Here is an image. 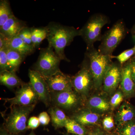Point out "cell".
<instances>
[{
	"label": "cell",
	"instance_id": "e0dca14e",
	"mask_svg": "<svg viewBox=\"0 0 135 135\" xmlns=\"http://www.w3.org/2000/svg\"><path fill=\"white\" fill-rule=\"evenodd\" d=\"M7 49L16 51L26 57L33 54L35 50L25 44L18 35L12 38L8 39Z\"/></svg>",
	"mask_w": 135,
	"mask_h": 135
},
{
	"label": "cell",
	"instance_id": "ffe728a7",
	"mask_svg": "<svg viewBox=\"0 0 135 135\" xmlns=\"http://www.w3.org/2000/svg\"><path fill=\"white\" fill-rule=\"evenodd\" d=\"M8 63L7 71L16 73L26 57L11 49L7 50Z\"/></svg>",
	"mask_w": 135,
	"mask_h": 135
},
{
	"label": "cell",
	"instance_id": "d4e9b609",
	"mask_svg": "<svg viewBox=\"0 0 135 135\" xmlns=\"http://www.w3.org/2000/svg\"><path fill=\"white\" fill-rule=\"evenodd\" d=\"M135 55L134 49L133 47L124 51L118 55H112V58L117 59L118 62L123 65Z\"/></svg>",
	"mask_w": 135,
	"mask_h": 135
},
{
	"label": "cell",
	"instance_id": "cb8c5ba5",
	"mask_svg": "<svg viewBox=\"0 0 135 135\" xmlns=\"http://www.w3.org/2000/svg\"><path fill=\"white\" fill-rule=\"evenodd\" d=\"M67 133L76 135H86V130L84 126L74 120L68 118L65 126Z\"/></svg>",
	"mask_w": 135,
	"mask_h": 135
},
{
	"label": "cell",
	"instance_id": "f1b7e54d",
	"mask_svg": "<svg viewBox=\"0 0 135 135\" xmlns=\"http://www.w3.org/2000/svg\"><path fill=\"white\" fill-rule=\"evenodd\" d=\"M123 95L120 91L116 92L112 97L110 101V106L112 109H114L120 104L123 101Z\"/></svg>",
	"mask_w": 135,
	"mask_h": 135
},
{
	"label": "cell",
	"instance_id": "3957f363",
	"mask_svg": "<svg viewBox=\"0 0 135 135\" xmlns=\"http://www.w3.org/2000/svg\"><path fill=\"white\" fill-rule=\"evenodd\" d=\"M84 56L87 57L89 61L94 86L98 88L103 84L107 71L112 63V56L102 55L94 46L86 49Z\"/></svg>",
	"mask_w": 135,
	"mask_h": 135
},
{
	"label": "cell",
	"instance_id": "484cf974",
	"mask_svg": "<svg viewBox=\"0 0 135 135\" xmlns=\"http://www.w3.org/2000/svg\"><path fill=\"white\" fill-rule=\"evenodd\" d=\"M119 135H135V121L134 120L119 126Z\"/></svg>",
	"mask_w": 135,
	"mask_h": 135
},
{
	"label": "cell",
	"instance_id": "836d02e7",
	"mask_svg": "<svg viewBox=\"0 0 135 135\" xmlns=\"http://www.w3.org/2000/svg\"><path fill=\"white\" fill-rule=\"evenodd\" d=\"M8 39L0 34V49H7Z\"/></svg>",
	"mask_w": 135,
	"mask_h": 135
},
{
	"label": "cell",
	"instance_id": "4dcf8cb0",
	"mask_svg": "<svg viewBox=\"0 0 135 135\" xmlns=\"http://www.w3.org/2000/svg\"><path fill=\"white\" fill-rule=\"evenodd\" d=\"M38 118L41 125L43 126H47L51 120L50 116L47 113L45 112H42L40 113Z\"/></svg>",
	"mask_w": 135,
	"mask_h": 135
},
{
	"label": "cell",
	"instance_id": "603a6c76",
	"mask_svg": "<svg viewBox=\"0 0 135 135\" xmlns=\"http://www.w3.org/2000/svg\"><path fill=\"white\" fill-rule=\"evenodd\" d=\"M14 15L9 2L7 0L0 1V27L2 26L8 19Z\"/></svg>",
	"mask_w": 135,
	"mask_h": 135
},
{
	"label": "cell",
	"instance_id": "9a60e30c",
	"mask_svg": "<svg viewBox=\"0 0 135 135\" xmlns=\"http://www.w3.org/2000/svg\"><path fill=\"white\" fill-rule=\"evenodd\" d=\"M135 118V110L131 105L124 103L116 113V123L119 126L133 120Z\"/></svg>",
	"mask_w": 135,
	"mask_h": 135
},
{
	"label": "cell",
	"instance_id": "83f0119b",
	"mask_svg": "<svg viewBox=\"0 0 135 135\" xmlns=\"http://www.w3.org/2000/svg\"><path fill=\"white\" fill-rule=\"evenodd\" d=\"M7 49H0V72L7 70L8 58Z\"/></svg>",
	"mask_w": 135,
	"mask_h": 135
},
{
	"label": "cell",
	"instance_id": "f35d334b",
	"mask_svg": "<svg viewBox=\"0 0 135 135\" xmlns=\"http://www.w3.org/2000/svg\"><path fill=\"white\" fill-rule=\"evenodd\" d=\"M90 135H99L97 134H92V135L91 134Z\"/></svg>",
	"mask_w": 135,
	"mask_h": 135
},
{
	"label": "cell",
	"instance_id": "5bb4252c",
	"mask_svg": "<svg viewBox=\"0 0 135 135\" xmlns=\"http://www.w3.org/2000/svg\"><path fill=\"white\" fill-rule=\"evenodd\" d=\"M120 85L125 96L130 97L134 94L135 83L131 75L129 60L122 65Z\"/></svg>",
	"mask_w": 135,
	"mask_h": 135
},
{
	"label": "cell",
	"instance_id": "8d00e7d4",
	"mask_svg": "<svg viewBox=\"0 0 135 135\" xmlns=\"http://www.w3.org/2000/svg\"><path fill=\"white\" fill-rule=\"evenodd\" d=\"M133 37V40L134 41V42H135V45H134V47H134V49L135 53V36H133V37Z\"/></svg>",
	"mask_w": 135,
	"mask_h": 135
},
{
	"label": "cell",
	"instance_id": "30bf717a",
	"mask_svg": "<svg viewBox=\"0 0 135 135\" xmlns=\"http://www.w3.org/2000/svg\"><path fill=\"white\" fill-rule=\"evenodd\" d=\"M28 76L32 86L39 97V100L46 107L51 104L50 92L45 78L38 72L29 69Z\"/></svg>",
	"mask_w": 135,
	"mask_h": 135
},
{
	"label": "cell",
	"instance_id": "ba28073f",
	"mask_svg": "<svg viewBox=\"0 0 135 135\" xmlns=\"http://www.w3.org/2000/svg\"><path fill=\"white\" fill-rule=\"evenodd\" d=\"M11 106H30L36 105L40 101L38 96L32 86L30 82L24 83L18 88L12 98H1Z\"/></svg>",
	"mask_w": 135,
	"mask_h": 135
},
{
	"label": "cell",
	"instance_id": "4316f807",
	"mask_svg": "<svg viewBox=\"0 0 135 135\" xmlns=\"http://www.w3.org/2000/svg\"><path fill=\"white\" fill-rule=\"evenodd\" d=\"M31 30L32 27H26L22 29L18 36L26 45L34 48L31 40Z\"/></svg>",
	"mask_w": 135,
	"mask_h": 135
},
{
	"label": "cell",
	"instance_id": "277c9868",
	"mask_svg": "<svg viewBox=\"0 0 135 135\" xmlns=\"http://www.w3.org/2000/svg\"><path fill=\"white\" fill-rule=\"evenodd\" d=\"M110 22L109 18L102 13H96L90 17L79 29L80 36L85 42L86 49L94 47L95 42L101 41L102 29Z\"/></svg>",
	"mask_w": 135,
	"mask_h": 135
},
{
	"label": "cell",
	"instance_id": "f546056e",
	"mask_svg": "<svg viewBox=\"0 0 135 135\" xmlns=\"http://www.w3.org/2000/svg\"><path fill=\"white\" fill-rule=\"evenodd\" d=\"M40 125L38 118L33 116L29 118L27 122V127L28 129H36Z\"/></svg>",
	"mask_w": 135,
	"mask_h": 135
},
{
	"label": "cell",
	"instance_id": "7c38bea8",
	"mask_svg": "<svg viewBox=\"0 0 135 135\" xmlns=\"http://www.w3.org/2000/svg\"><path fill=\"white\" fill-rule=\"evenodd\" d=\"M44 78L50 92H61L73 90L71 77L61 71L50 77Z\"/></svg>",
	"mask_w": 135,
	"mask_h": 135
},
{
	"label": "cell",
	"instance_id": "5b68a950",
	"mask_svg": "<svg viewBox=\"0 0 135 135\" xmlns=\"http://www.w3.org/2000/svg\"><path fill=\"white\" fill-rule=\"evenodd\" d=\"M36 105L30 106L14 105L5 119L3 127L9 133L18 135L26 131L27 119Z\"/></svg>",
	"mask_w": 135,
	"mask_h": 135
},
{
	"label": "cell",
	"instance_id": "ac0fdd59",
	"mask_svg": "<svg viewBox=\"0 0 135 135\" xmlns=\"http://www.w3.org/2000/svg\"><path fill=\"white\" fill-rule=\"evenodd\" d=\"M16 72L6 71L0 72V83L9 89L19 88L24 83Z\"/></svg>",
	"mask_w": 135,
	"mask_h": 135
},
{
	"label": "cell",
	"instance_id": "4fadbf2b",
	"mask_svg": "<svg viewBox=\"0 0 135 135\" xmlns=\"http://www.w3.org/2000/svg\"><path fill=\"white\" fill-rule=\"evenodd\" d=\"M26 27L27 26L25 22L18 19L14 15L0 27V34L7 39H11L18 35L22 29Z\"/></svg>",
	"mask_w": 135,
	"mask_h": 135
},
{
	"label": "cell",
	"instance_id": "2e32d148",
	"mask_svg": "<svg viewBox=\"0 0 135 135\" xmlns=\"http://www.w3.org/2000/svg\"><path fill=\"white\" fill-rule=\"evenodd\" d=\"M99 118L98 114L84 109L75 113L72 119L84 127L96 124Z\"/></svg>",
	"mask_w": 135,
	"mask_h": 135
},
{
	"label": "cell",
	"instance_id": "44dd1931",
	"mask_svg": "<svg viewBox=\"0 0 135 135\" xmlns=\"http://www.w3.org/2000/svg\"><path fill=\"white\" fill-rule=\"evenodd\" d=\"M89 107L95 110L100 112H104L109 110L110 104L105 99L98 96L90 98L88 102Z\"/></svg>",
	"mask_w": 135,
	"mask_h": 135
},
{
	"label": "cell",
	"instance_id": "d6986e66",
	"mask_svg": "<svg viewBox=\"0 0 135 135\" xmlns=\"http://www.w3.org/2000/svg\"><path fill=\"white\" fill-rule=\"evenodd\" d=\"M52 126L55 129L65 127L68 118L62 110L56 107H51L48 110Z\"/></svg>",
	"mask_w": 135,
	"mask_h": 135
},
{
	"label": "cell",
	"instance_id": "8fae6325",
	"mask_svg": "<svg viewBox=\"0 0 135 135\" xmlns=\"http://www.w3.org/2000/svg\"><path fill=\"white\" fill-rule=\"evenodd\" d=\"M122 65L118 62H113L107 71L103 80V88L105 92L114 91L120 83Z\"/></svg>",
	"mask_w": 135,
	"mask_h": 135
},
{
	"label": "cell",
	"instance_id": "d590c367",
	"mask_svg": "<svg viewBox=\"0 0 135 135\" xmlns=\"http://www.w3.org/2000/svg\"><path fill=\"white\" fill-rule=\"evenodd\" d=\"M131 33L132 35V37L135 36V23L131 28Z\"/></svg>",
	"mask_w": 135,
	"mask_h": 135
},
{
	"label": "cell",
	"instance_id": "52a82bcc",
	"mask_svg": "<svg viewBox=\"0 0 135 135\" xmlns=\"http://www.w3.org/2000/svg\"><path fill=\"white\" fill-rule=\"evenodd\" d=\"M71 78L73 88L74 90L80 95H86L92 85H94L89 61L86 56H84L80 70Z\"/></svg>",
	"mask_w": 135,
	"mask_h": 135
},
{
	"label": "cell",
	"instance_id": "74e56055",
	"mask_svg": "<svg viewBox=\"0 0 135 135\" xmlns=\"http://www.w3.org/2000/svg\"><path fill=\"white\" fill-rule=\"evenodd\" d=\"M36 135L35 134V133H34L33 131H32L31 132V133H30V134H29V135Z\"/></svg>",
	"mask_w": 135,
	"mask_h": 135
},
{
	"label": "cell",
	"instance_id": "6da1fadb",
	"mask_svg": "<svg viewBox=\"0 0 135 135\" xmlns=\"http://www.w3.org/2000/svg\"><path fill=\"white\" fill-rule=\"evenodd\" d=\"M46 27V39L49 47L52 48L61 60L70 62L65 53V49L71 44L74 38L80 36L79 30L73 26L51 22Z\"/></svg>",
	"mask_w": 135,
	"mask_h": 135
},
{
	"label": "cell",
	"instance_id": "9c48e42d",
	"mask_svg": "<svg viewBox=\"0 0 135 135\" xmlns=\"http://www.w3.org/2000/svg\"><path fill=\"white\" fill-rule=\"evenodd\" d=\"M50 95L52 105L62 110H71L77 108L80 103L79 94L73 90L61 92H50Z\"/></svg>",
	"mask_w": 135,
	"mask_h": 135
},
{
	"label": "cell",
	"instance_id": "ab89813d",
	"mask_svg": "<svg viewBox=\"0 0 135 135\" xmlns=\"http://www.w3.org/2000/svg\"><path fill=\"white\" fill-rule=\"evenodd\" d=\"M64 135H69L68 134H65Z\"/></svg>",
	"mask_w": 135,
	"mask_h": 135
},
{
	"label": "cell",
	"instance_id": "7402d4cb",
	"mask_svg": "<svg viewBox=\"0 0 135 135\" xmlns=\"http://www.w3.org/2000/svg\"><path fill=\"white\" fill-rule=\"evenodd\" d=\"M47 35L46 27H32L31 40L35 49L38 48L40 47L42 41L46 39Z\"/></svg>",
	"mask_w": 135,
	"mask_h": 135
},
{
	"label": "cell",
	"instance_id": "d6a6232c",
	"mask_svg": "<svg viewBox=\"0 0 135 135\" xmlns=\"http://www.w3.org/2000/svg\"><path fill=\"white\" fill-rule=\"evenodd\" d=\"M131 74L132 78L135 83V55L132 57L130 60Z\"/></svg>",
	"mask_w": 135,
	"mask_h": 135
},
{
	"label": "cell",
	"instance_id": "e575fe53",
	"mask_svg": "<svg viewBox=\"0 0 135 135\" xmlns=\"http://www.w3.org/2000/svg\"><path fill=\"white\" fill-rule=\"evenodd\" d=\"M0 135H18L14 134L9 133L8 131L6 130V129L2 126L1 128V132H0Z\"/></svg>",
	"mask_w": 135,
	"mask_h": 135
},
{
	"label": "cell",
	"instance_id": "1f68e13d",
	"mask_svg": "<svg viewBox=\"0 0 135 135\" xmlns=\"http://www.w3.org/2000/svg\"><path fill=\"white\" fill-rule=\"evenodd\" d=\"M104 128L107 130H110L114 127V122L111 116H108L104 119L103 121Z\"/></svg>",
	"mask_w": 135,
	"mask_h": 135
},
{
	"label": "cell",
	"instance_id": "7a4b0ae2",
	"mask_svg": "<svg viewBox=\"0 0 135 135\" xmlns=\"http://www.w3.org/2000/svg\"><path fill=\"white\" fill-rule=\"evenodd\" d=\"M128 32L123 20H118L102 35L101 44L98 50L102 55H112L113 51L125 38Z\"/></svg>",
	"mask_w": 135,
	"mask_h": 135
},
{
	"label": "cell",
	"instance_id": "8992f818",
	"mask_svg": "<svg viewBox=\"0 0 135 135\" xmlns=\"http://www.w3.org/2000/svg\"><path fill=\"white\" fill-rule=\"evenodd\" d=\"M61 60L53 49L48 46L41 50L38 59L33 66V70L44 77H50L60 71Z\"/></svg>",
	"mask_w": 135,
	"mask_h": 135
}]
</instances>
